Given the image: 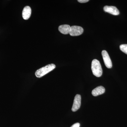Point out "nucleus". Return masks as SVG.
Here are the masks:
<instances>
[{
    "label": "nucleus",
    "mask_w": 127,
    "mask_h": 127,
    "mask_svg": "<svg viewBox=\"0 0 127 127\" xmlns=\"http://www.w3.org/2000/svg\"><path fill=\"white\" fill-rule=\"evenodd\" d=\"M56 67L55 64H48L37 70L35 73V75L37 77L40 78L53 70Z\"/></svg>",
    "instance_id": "f257e3e1"
},
{
    "label": "nucleus",
    "mask_w": 127,
    "mask_h": 127,
    "mask_svg": "<svg viewBox=\"0 0 127 127\" xmlns=\"http://www.w3.org/2000/svg\"><path fill=\"white\" fill-rule=\"evenodd\" d=\"M93 75L97 77H100L102 74V70L100 62L97 59H94L91 66Z\"/></svg>",
    "instance_id": "f03ea898"
},
{
    "label": "nucleus",
    "mask_w": 127,
    "mask_h": 127,
    "mask_svg": "<svg viewBox=\"0 0 127 127\" xmlns=\"http://www.w3.org/2000/svg\"><path fill=\"white\" fill-rule=\"evenodd\" d=\"M83 32V29L82 27L78 26L71 27L69 34L71 36H77L81 35Z\"/></svg>",
    "instance_id": "7ed1b4c3"
},
{
    "label": "nucleus",
    "mask_w": 127,
    "mask_h": 127,
    "mask_svg": "<svg viewBox=\"0 0 127 127\" xmlns=\"http://www.w3.org/2000/svg\"><path fill=\"white\" fill-rule=\"evenodd\" d=\"M102 55L106 67L108 68H112V61L108 53L106 50H103L102 52Z\"/></svg>",
    "instance_id": "20e7f679"
},
{
    "label": "nucleus",
    "mask_w": 127,
    "mask_h": 127,
    "mask_svg": "<svg viewBox=\"0 0 127 127\" xmlns=\"http://www.w3.org/2000/svg\"><path fill=\"white\" fill-rule=\"evenodd\" d=\"M81 95L79 94H77L74 98L73 104L72 108V111L73 112H75L79 109L81 106Z\"/></svg>",
    "instance_id": "39448f33"
},
{
    "label": "nucleus",
    "mask_w": 127,
    "mask_h": 127,
    "mask_svg": "<svg viewBox=\"0 0 127 127\" xmlns=\"http://www.w3.org/2000/svg\"><path fill=\"white\" fill-rule=\"evenodd\" d=\"M103 10L106 12H108L114 15H118L119 14V11L115 6H105L103 7Z\"/></svg>",
    "instance_id": "423d86ee"
},
{
    "label": "nucleus",
    "mask_w": 127,
    "mask_h": 127,
    "mask_svg": "<svg viewBox=\"0 0 127 127\" xmlns=\"http://www.w3.org/2000/svg\"><path fill=\"white\" fill-rule=\"evenodd\" d=\"M32 10L29 6H26L24 7L22 11V15L24 20H27L30 18L31 15Z\"/></svg>",
    "instance_id": "0eeeda50"
},
{
    "label": "nucleus",
    "mask_w": 127,
    "mask_h": 127,
    "mask_svg": "<svg viewBox=\"0 0 127 127\" xmlns=\"http://www.w3.org/2000/svg\"><path fill=\"white\" fill-rule=\"evenodd\" d=\"M105 89L104 87L100 86L94 89L92 91V94L94 96H96L104 93Z\"/></svg>",
    "instance_id": "6e6552de"
},
{
    "label": "nucleus",
    "mask_w": 127,
    "mask_h": 127,
    "mask_svg": "<svg viewBox=\"0 0 127 127\" xmlns=\"http://www.w3.org/2000/svg\"><path fill=\"white\" fill-rule=\"evenodd\" d=\"M70 28L71 27L69 25H62L59 26L58 30L62 34H69Z\"/></svg>",
    "instance_id": "1a4fd4ad"
},
{
    "label": "nucleus",
    "mask_w": 127,
    "mask_h": 127,
    "mask_svg": "<svg viewBox=\"0 0 127 127\" xmlns=\"http://www.w3.org/2000/svg\"><path fill=\"white\" fill-rule=\"evenodd\" d=\"M120 50L127 55V44H122L120 46Z\"/></svg>",
    "instance_id": "9d476101"
},
{
    "label": "nucleus",
    "mask_w": 127,
    "mask_h": 127,
    "mask_svg": "<svg viewBox=\"0 0 127 127\" xmlns=\"http://www.w3.org/2000/svg\"><path fill=\"white\" fill-rule=\"evenodd\" d=\"M80 125V124L79 123H76L72 125L70 127H79Z\"/></svg>",
    "instance_id": "9b49d317"
},
{
    "label": "nucleus",
    "mask_w": 127,
    "mask_h": 127,
    "mask_svg": "<svg viewBox=\"0 0 127 127\" xmlns=\"http://www.w3.org/2000/svg\"><path fill=\"white\" fill-rule=\"evenodd\" d=\"M78 1L81 3H85V2H88L89 0H78Z\"/></svg>",
    "instance_id": "f8f14e48"
}]
</instances>
